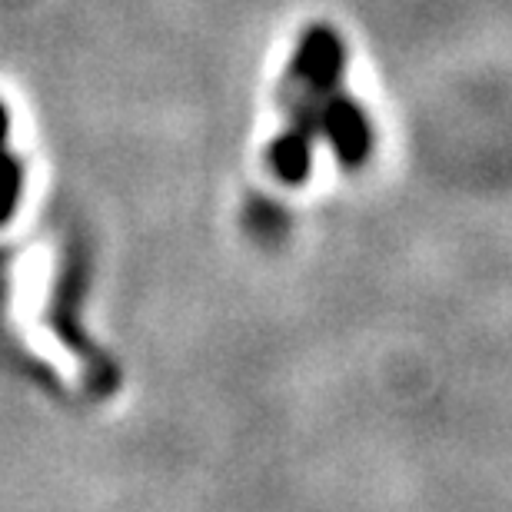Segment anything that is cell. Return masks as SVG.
<instances>
[{"instance_id":"6da1fadb","label":"cell","mask_w":512,"mask_h":512,"mask_svg":"<svg viewBox=\"0 0 512 512\" xmlns=\"http://www.w3.org/2000/svg\"><path fill=\"white\" fill-rule=\"evenodd\" d=\"M346 67L343 37L330 24H313L296 40L290 67L283 74L280 107L283 110H320L323 97L340 87Z\"/></svg>"},{"instance_id":"7a4b0ae2","label":"cell","mask_w":512,"mask_h":512,"mask_svg":"<svg viewBox=\"0 0 512 512\" xmlns=\"http://www.w3.org/2000/svg\"><path fill=\"white\" fill-rule=\"evenodd\" d=\"M316 133H323L330 140L333 153L340 157L343 167H363L366 157L373 150V127H370V117L366 110L356 104L350 94H333L323 97L320 104V117H316Z\"/></svg>"},{"instance_id":"3957f363","label":"cell","mask_w":512,"mask_h":512,"mask_svg":"<svg viewBox=\"0 0 512 512\" xmlns=\"http://www.w3.org/2000/svg\"><path fill=\"white\" fill-rule=\"evenodd\" d=\"M313 163V137L303 130L286 127L280 137L270 143V167L286 183H303Z\"/></svg>"},{"instance_id":"277c9868","label":"cell","mask_w":512,"mask_h":512,"mask_svg":"<svg viewBox=\"0 0 512 512\" xmlns=\"http://www.w3.org/2000/svg\"><path fill=\"white\" fill-rule=\"evenodd\" d=\"M4 137H7V110L0 107V143H4Z\"/></svg>"}]
</instances>
